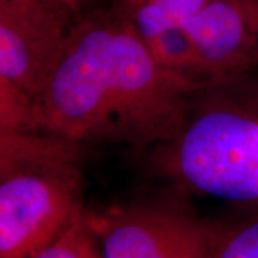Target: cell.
Wrapping results in <instances>:
<instances>
[{"instance_id":"obj_13","label":"cell","mask_w":258,"mask_h":258,"mask_svg":"<svg viewBox=\"0 0 258 258\" xmlns=\"http://www.w3.org/2000/svg\"><path fill=\"white\" fill-rule=\"evenodd\" d=\"M257 2H258V0H257Z\"/></svg>"},{"instance_id":"obj_3","label":"cell","mask_w":258,"mask_h":258,"mask_svg":"<svg viewBox=\"0 0 258 258\" xmlns=\"http://www.w3.org/2000/svg\"><path fill=\"white\" fill-rule=\"evenodd\" d=\"M172 171L185 184L227 201H258V115L214 108L174 141Z\"/></svg>"},{"instance_id":"obj_5","label":"cell","mask_w":258,"mask_h":258,"mask_svg":"<svg viewBox=\"0 0 258 258\" xmlns=\"http://www.w3.org/2000/svg\"><path fill=\"white\" fill-rule=\"evenodd\" d=\"M68 12L40 0H0V78L37 99L63 55Z\"/></svg>"},{"instance_id":"obj_7","label":"cell","mask_w":258,"mask_h":258,"mask_svg":"<svg viewBox=\"0 0 258 258\" xmlns=\"http://www.w3.org/2000/svg\"><path fill=\"white\" fill-rule=\"evenodd\" d=\"M211 0H129L119 2L144 42L185 23Z\"/></svg>"},{"instance_id":"obj_1","label":"cell","mask_w":258,"mask_h":258,"mask_svg":"<svg viewBox=\"0 0 258 258\" xmlns=\"http://www.w3.org/2000/svg\"><path fill=\"white\" fill-rule=\"evenodd\" d=\"M204 85L155 60L120 3L79 19L36 99L37 128L75 142L175 141Z\"/></svg>"},{"instance_id":"obj_6","label":"cell","mask_w":258,"mask_h":258,"mask_svg":"<svg viewBox=\"0 0 258 258\" xmlns=\"http://www.w3.org/2000/svg\"><path fill=\"white\" fill-rule=\"evenodd\" d=\"M184 29L210 83H224L258 63L257 0H211Z\"/></svg>"},{"instance_id":"obj_11","label":"cell","mask_w":258,"mask_h":258,"mask_svg":"<svg viewBox=\"0 0 258 258\" xmlns=\"http://www.w3.org/2000/svg\"><path fill=\"white\" fill-rule=\"evenodd\" d=\"M43 3H47L50 6H53L56 9L63 10V12H69V10L75 9V5L78 0H40Z\"/></svg>"},{"instance_id":"obj_8","label":"cell","mask_w":258,"mask_h":258,"mask_svg":"<svg viewBox=\"0 0 258 258\" xmlns=\"http://www.w3.org/2000/svg\"><path fill=\"white\" fill-rule=\"evenodd\" d=\"M207 258H258V211L215 224Z\"/></svg>"},{"instance_id":"obj_9","label":"cell","mask_w":258,"mask_h":258,"mask_svg":"<svg viewBox=\"0 0 258 258\" xmlns=\"http://www.w3.org/2000/svg\"><path fill=\"white\" fill-rule=\"evenodd\" d=\"M37 258H103L98 238L86 220V210L79 212L60 237Z\"/></svg>"},{"instance_id":"obj_12","label":"cell","mask_w":258,"mask_h":258,"mask_svg":"<svg viewBox=\"0 0 258 258\" xmlns=\"http://www.w3.org/2000/svg\"><path fill=\"white\" fill-rule=\"evenodd\" d=\"M119 2H129V0H119Z\"/></svg>"},{"instance_id":"obj_4","label":"cell","mask_w":258,"mask_h":258,"mask_svg":"<svg viewBox=\"0 0 258 258\" xmlns=\"http://www.w3.org/2000/svg\"><path fill=\"white\" fill-rule=\"evenodd\" d=\"M103 258H207L215 224L168 205L86 211Z\"/></svg>"},{"instance_id":"obj_2","label":"cell","mask_w":258,"mask_h":258,"mask_svg":"<svg viewBox=\"0 0 258 258\" xmlns=\"http://www.w3.org/2000/svg\"><path fill=\"white\" fill-rule=\"evenodd\" d=\"M81 145L0 131V258H37L85 210Z\"/></svg>"},{"instance_id":"obj_10","label":"cell","mask_w":258,"mask_h":258,"mask_svg":"<svg viewBox=\"0 0 258 258\" xmlns=\"http://www.w3.org/2000/svg\"><path fill=\"white\" fill-rule=\"evenodd\" d=\"M0 131H40L36 99L0 78Z\"/></svg>"}]
</instances>
